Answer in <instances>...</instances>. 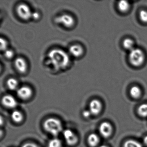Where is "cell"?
Wrapping results in <instances>:
<instances>
[{"instance_id":"obj_16","label":"cell","mask_w":147,"mask_h":147,"mask_svg":"<svg viewBox=\"0 0 147 147\" xmlns=\"http://www.w3.org/2000/svg\"><path fill=\"white\" fill-rule=\"evenodd\" d=\"M129 4L125 1H119L118 4V7L119 11L122 12H125L127 11L129 8Z\"/></svg>"},{"instance_id":"obj_12","label":"cell","mask_w":147,"mask_h":147,"mask_svg":"<svg viewBox=\"0 0 147 147\" xmlns=\"http://www.w3.org/2000/svg\"><path fill=\"white\" fill-rule=\"evenodd\" d=\"M69 53L74 57H79L81 56L83 53V49L79 45H74L69 48Z\"/></svg>"},{"instance_id":"obj_4","label":"cell","mask_w":147,"mask_h":147,"mask_svg":"<svg viewBox=\"0 0 147 147\" xmlns=\"http://www.w3.org/2000/svg\"><path fill=\"white\" fill-rule=\"evenodd\" d=\"M17 14L20 18L24 20H29L32 18V12L30 7L26 4H20L16 9Z\"/></svg>"},{"instance_id":"obj_22","label":"cell","mask_w":147,"mask_h":147,"mask_svg":"<svg viewBox=\"0 0 147 147\" xmlns=\"http://www.w3.org/2000/svg\"><path fill=\"white\" fill-rule=\"evenodd\" d=\"M139 18L142 22L147 23V11L145 10H142L139 13Z\"/></svg>"},{"instance_id":"obj_3","label":"cell","mask_w":147,"mask_h":147,"mask_svg":"<svg viewBox=\"0 0 147 147\" xmlns=\"http://www.w3.org/2000/svg\"><path fill=\"white\" fill-rule=\"evenodd\" d=\"M129 59L130 63L133 66H140L144 61V53L140 49L134 48L130 51Z\"/></svg>"},{"instance_id":"obj_1","label":"cell","mask_w":147,"mask_h":147,"mask_svg":"<svg viewBox=\"0 0 147 147\" xmlns=\"http://www.w3.org/2000/svg\"><path fill=\"white\" fill-rule=\"evenodd\" d=\"M49 62L55 69L62 70L66 68L69 62L68 55L64 51L60 49H54L48 54Z\"/></svg>"},{"instance_id":"obj_26","label":"cell","mask_w":147,"mask_h":147,"mask_svg":"<svg viewBox=\"0 0 147 147\" xmlns=\"http://www.w3.org/2000/svg\"><path fill=\"white\" fill-rule=\"evenodd\" d=\"M91 114L92 113L89 110H85L82 113V115L85 118L89 117L91 116Z\"/></svg>"},{"instance_id":"obj_9","label":"cell","mask_w":147,"mask_h":147,"mask_svg":"<svg viewBox=\"0 0 147 147\" xmlns=\"http://www.w3.org/2000/svg\"><path fill=\"white\" fill-rule=\"evenodd\" d=\"M1 101L3 105L7 108H14L18 104L16 99L13 96L9 94L3 96Z\"/></svg>"},{"instance_id":"obj_24","label":"cell","mask_w":147,"mask_h":147,"mask_svg":"<svg viewBox=\"0 0 147 147\" xmlns=\"http://www.w3.org/2000/svg\"><path fill=\"white\" fill-rule=\"evenodd\" d=\"M14 55V52L11 49H7L5 51H4V56L6 58L8 59H11L13 57Z\"/></svg>"},{"instance_id":"obj_23","label":"cell","mask_w":147,"mask_h":147,"mask_svg":"<svg viewBox=\"0 0 147 147\" xmlns=\"http://www.w3.org/2000/svg\"><path fill=\"white\" fill-rule=\"evenodd\" d=\"M0 42H1V51H5L7 49V42L5 39L1 38L0 39Z\"/></svg>"},{"instance_id":"obj_6","label":"cell","mask_w":147,"mask_h":147,"mask_svg":"<svg viewBox=\"0 0 147 147\" xmlns=\"http://www.w3.org/2000/svg\"><path fill=\"white\" fill-rule=\"evenodd\" d=\"M63 134L66 142L68 145H75L78 142V137L71 130L69 129L64 130Z\"/></svg>"},{"instance_id":"obj_8","label":"cell","mask_w":147,"mask_h":147,"mask_svg":"<svg viewBox=\"0 0 147 147\" xmlns=\"http://www.w3.org/2000/svg\"><path fill=\"white\" fill-rule=\"evenodd\" d=\"M14 65L17 70L19 73L24 74L27 70V64L26 61L22 57H19L15 59Z\"/></svg>"},{"instance_id":"obj_29","label":"cell","mask_w":147,"mask_h":147,"mask_svg":"<svg viewBox=\"0 0 147 147\" xmlns=\"http://www.w3.org/2000/svg\"><path fill=\"white\" fill-rule=\"evenodd\" d=\"M99 147H107V146H106L105 145H101V146H100Z\"/></svg>"},{"instance_id":"obj_7","label":"cell","mask_w":147,"mask_h":147,"mask_svg":"<svg viewBox=\"0 0 147 147\" xmlns=\"http://www.w3.org/2000/svg\"><path fill=\"white\" fill-rule=\"evenodd\" d=\"M32 94V90L28 86H23L17 90V95L20 98L24 100L29 99Z\"/></svg>"},{"instance_id":"obj_2","label":"cell","mask_w":147,"mask_h":147,"mask_svg":"<svg viewBox=\"0 0 147 147\" xmlns=\"http://www.w3.org/2000/svg\"><path fill=\"white\" fill-rule=\"evenodd\" d=\"M46 131L54 136L58 135L62 130V125L59 119L55 118L47 119L43 124Z\"/></svg>"},{"instance_id":"obj_21","label":"cell","mask_w":147,"mask_h":147,"mask_svg":"<svg viewBox=\"0 0 147 147\" xmlns=\"http://www.w3.org/2000/svg\"><path fill=\"white\" fill-rule=\"evenodd\" d=\"M138 113L139 115L142 117L147 116V104H144L141 105L138 107Z\"/></svg>"},{"instance_id":"obj_15","label":"cell","mask_w":147,"mask_h":147,"mask_svg":"<svg viewBox=\"0 0 147 147\" xmlns=\"http://www.w3.org/2000/svg\"><path fill=\"white\" fill-rule=\"evenodd\" d=\"M7 87L11 90H15L18 86L19 82L15 78L9 79L7 82Z\"/></svg>"},{"instance_id":"obj_5","label":"cell","mask_w":147,"mask_h":147,"mask_svg":"<svg viewBox=\"0 0 147 147\" xmlns=\"http://www.w3.org/2000/svg\"><path fill=\"white\" fill-rule=\"evenodd\" d=\"M55 21L57 24L67 28H71L75 24L74 19L71 15L67 14H63L57 17Z\"/></svg>"},{"instance_id":"obj_20","label":"cell","mask_w":147,"mask_h":147,"mask_svg":"<svg viewBox=\"0 0 147 147\" xmlns=\"http://www.w3.org/2000/svg\"><path fill=\"white\" fill-rule=\"evenodd\" d=\"M61 140L57 138H54L51 140L48 144V147H61Z\"/></svg>"},{"instance_id":"obj_14","label":"cell","mask_w":147,"mask_h":147,"mask_svg":"<svg viewBox=\"0 0 147 147\" xmlns=\"http://www.w3.org/2000/svg\"><path fill=\"white\" fill-rule=\"evenodd\" d=\"M11 118L15 123H19L22 122L24 119L23 114L18 110H15L11 113Z\"/></svg>"},{"instance_id":"obj_10","label":"cell","mask_w":147,"mask_h":147,"mask_svg":"<svg viewBox=\"0 0 147 147\" xmlns=\"http://www.w3.org/2000/svg\"><path fill=\"white\" fill-rule=\"evenodd\" d=\"M99 131L102 136L107 138L110 136L111 134L112 127L109 123L105 122L100 124L99 127Z\"/></svg>"},{"instance_id":"obj_17","label":"cell","mask_w":147,"mask_h":147,"mask_svg":"<svg viewBox=\"0 0 147 147\" xmlns=\"http://www.w3.org/2000/svg\"><path fill=\"white\" fill-rule=\"evenodd\" d=\"M130 93L133 98H138L141 95V90L138 87L134 86L131 88Z\"/></svg>"},{"instance_id":"obj_27","label":"cell","mask_w":147,"mask_h":147,"mask_svg":"<svg viewBox=\"0 0 147 147\" xmlns=\"http://www.w3.org/2000/svg\"><path fill=\"white\" fill-rule=\"evenodd\" d=\"M40 18V14L37 12L32 13V18L35 20H37Z\"/></svg>"},{"instance_id":"obj_25","label":"cell","mask_w":147,"mask_h":147,"mask_svg":"<svg viewBox=\"0 0 147 147\" xmlns=\"http://www.w3.org/2000/svg\"><path fill=\"white\" fill-rule=\"evenodd\" d=\"M22 147H38L36 144L33 143H26L25 144H23Z\"/></svg>"},{"instance_id":"obj_11","label":"cell","mask_w":147,"mask_h":147,"mask_svg":"<svg viewBox=\"0 0 147 147\" xmlns=\"http://www.w3.org/2000/svg\"><path fill=\"white\" fill-rule=\"evenodd\" d=\"M102 105L99 100L97 99L92 100L89 104V111L92 114L97 115L100 112Z\"/></svg>"},{"instance_id":"obj_13","label":"cell","mask_w":147,"mask_h":147,"mask_svg":"<svg viewBox=\"0 0 147 147\" xmlns=\"http://www.w3.org/2000/svg\"><path fill=\"white\" fill-rule=\"evenodd\" d=\"M88 142L90 146L94 147L98 144L99 142V138L97 134L92 133L88 136Z\"/></svg>"},{"instance_id":"obj_19","label":"cell","mask_w":147,"mask_h":147,"mask_svg":"<svg viewBox=\"0 0 147 147\" xmlns=\"http://www.w3.org/2000/svg\"><path fill=\"white\" fill-rule=\"evenodd\" d=\"M124 147H142L140 143L133 140L126 141L124 144Z\"/></svg>"},{"instance_id":"obj_18","label":"cell","mask_w":147,"mask_h":147,"mask_svg":"<svg viewBox=\"0 0 147 147\" xmlns=\"http://www.w3.org/2000/svg\"><path fill=\"white\" fill-rule=\"evenodd\" d=\"M123 46L126 49L131 50L134 49V42L130 38H126L123 42Z\"/></svg>"},{"instance_id":"obj_28","label":"cell","mask_w":147,"mask_h":147,"mask_svg":"<svg viewBox=\"0 0 147 147\" xmlns=\"http://www.w3.org/2000/svg\"><path fill=\"white\" fill-rule=\"evenodd\" d=\"M144 144L147 146V136H146L144 138Z\"/></svg>"}]
</instances>
